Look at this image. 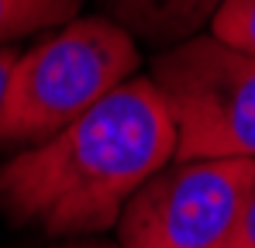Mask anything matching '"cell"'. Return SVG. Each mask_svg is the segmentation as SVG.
I'll list each match as a JSON object with an SVG mask.
<instances>
[{"instance_id": "obj_3", "label": "cell", "mask_w": 255, "mask_h": 248, "mask_svg": "<svg viewBox=\"0 0 255 248\" xmlns=\"http://www.w3.org/2000/svg\"><path fill=\"white\" fill-rule=\"evenodd\" d=\"M148 76L176 127L172 162H255V55L214 35H193L155 55Z\"/></svg>"}, {"instance_id": "obj_8", "label": "cell", "mask_w": 255, "mask_h": 248, "mask_svg": "<svg viewBox=\"0 0 255 248\" xmlns=\"http://www.w3.org/2000/svg\"><path fill=\"white\" fill-rule=\"evenodd\" d=\"M224 248H255V165H252V179H249L242 210H238V221H235L231 238H228Z\"/></svg>"}, {"instance_id": "obj_4", "label": "cell", "mask_w": 255, "mask_h": 248, "mask_svg": "<svg viewBox=\"0 0 255 248\" xmlns=\"http://www.w3.org/2000/svg\"><path fill=\"white\" fill-rule=\"evenodd\" d=\"M252 165L249 159H193L159 169L121 210L118 248H224Z\"/></svg>"}, {"instance_id": "obj_6", "label": "cell", "mask_w": 255, "mask_h": 248, "mask_svg": "<svg viewBox=\"0 0 255 248\" xmlns=\"http://www.w3.org/2000/svg\"><path fill=\"white\" fill-rule=\"evenodd\" d=\"M83 0H0V48L35 31L62 28L80 14Z\"/></svg>"}, {"instance_id": "obj_7", "label": "cell", "mask_w": 255, "mask_h": 248, "mask_svg": "<svg viewBox=\"0 0 255 248\" xmlns=\"http://www.w3.org/2000/svg\"><path fill=\"white\" fill-rule=\"evenodd\" d=\"M211 35L245 55H255V0H224L211 17Z\"/></svg>"}, {"instance_id": "obj_9", "label": "cell", "mask_w": 255, "mask_h": 248, "mask_svg": "<svg viewBox=\"0 0 255 248\" xmlns=\"http://www.w3.org/2000/svg\"><path fill=\"white\" fill-rule=\"evenodd\" d=\"M17 48L10 45V48H0V107H3V93H7V80H10V69H14V62H17Z\"/></svg>"}, {"instance_id": "obj_2", "label": "cell", "mask_w": 255, "mask_h": 248, "mask_svg": "<svg viewBox=\"0 0 255 248\" xmlns=\"http://www.w3.org/2000/svg\"><path fill=\"white\" fill-rule=\"evenodd\" d=\"M138 66L141 52L114 17H73L48 31L10 69L0 107V145H38L59 134L131 80Z\"/></svg>"}, {"instance_id": "obj_10", "label": "cell", "mask_w": 255, "mask_h": 248, "mask_svg": "<svg viewBox=\"0 0 255 248\" xmlns=\"http://www.w3.org/2000/svg\"><path fill=\"white\" fill-rule=\"evenodd\" d=\"M59 248H118L111 242H97V238H83V242H69V245H59Z\"/></svg>"}, {"instance_id": "obj_1", "label": "cell", "mask_w": 255, "mask_h": 248, "mask_svg": "<svg viewBox=\"0 0 255 248\" xmlns=\"http://www.w3.org/2000/svg\"><path fill=\"white\" fill-rule=\"evenodd\" d=\"M176 155L152 76H131L59 134L0 162V214L52 238L111 231L125 204Z\"/></svg>"}, {"instance_id": "obj_5", "label": "cell", "mask_w": 255, "mask_h": 248, "mask_svg": "<svg viewBox=\"0 0 255 248\" xmlns=\"http://www.w3.org/2000/svg\"><path fill=\"white\" fill-rule=\"evenodd\" d=\"M118 24L152 41H186L200 24H211L224 0H104Z\"/></svg>"}]
</instances>
